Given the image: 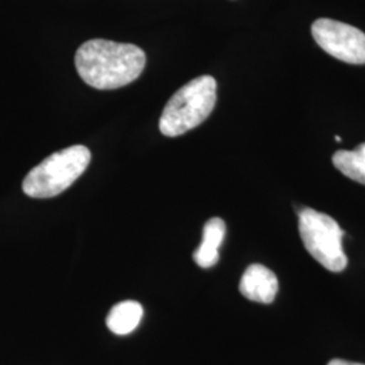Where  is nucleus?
Wrapping results in <instances>:
<instances>
[{
  "mask_svg": "<svg viewBox=\"0 0 365 365\" xmlns=\"http://www.w3.org/2000/svg\"><path fill=\"white\" fill-rule=\"evenodd\" d=\"M145 52L133 43L107 39L84 42L75 56L78 76L96 90H117L140 78Z\"/></svg>",
  "mask_w": 365,
  "mask_h": 365,
  "instance_id": "1",
  "label": "nucleus"
},
{
  "mask_svg": "<svg viewBox=\"0 0 365 365\" xmlns=\"http://www.w3.org/2000/svg\"><path fill=\"white\" fill-rule=\"evenodd\" d=\"M217 103V81L211 76L194 78L176 92L160 118V131L178 137L203 123Z\"/></svg>",
  "mask_w": 365,
  "mask_h": 365,
  "instance_id": "2",
  "label": "nucleus"
},
{
  "mask_svg": "<svg viewBox=\"0 0 365 365\" xmlns=\"http://www.w3.org/2000/svg\"><path fill=\"white\" fill-rule=\"evenodd\" d=\"M91 152L83 145H75L53 153L27 173L22 190L27 196L46 199L60 195L87 170Z\"/></svg>",
  "mask_w": 365,
  "mask_h": 365,
  "instance_id": "3",
  "label": "nucleus"
},
{
  "mask_svg": "<svg viewBox=\"0 0 365 365\" xmlns=\"http://www.w3.org/2000/svg\"><path fill=\"white\" fill-rule=\"evenodd\" d=\"M299 235L306 250L327 271L341 272L346 268L344 232L331 217L313 209L300 210Z\"/></svg>",
  "mask_w": 365,
  "mask_h": 365,
  "instance_id": "4",
  "label": "nucleus"
},
{
  "mask_svg": "<svg viewBox=\"0 0 365 365\" xmlns=\"http://www.w3.org/2000/svg\"><path fill=\"white\" fill-rule=\"evenodd\" d=\"M312 33L327 54L348 64H365V33L357 27L321 18L314 22Z\"/></svg>",
  "mask_w": 365,
  "mask_h": 365,
  "instance_id": "5",
  "label": "nucleus"
},
{
  "mask_svg": "<svg viewBox=\"0 0 365 365\" xmlns=\"http://www.w3.org/2000/svg\"><path fill=\"white\" fill-rule=\"evenodd\" d=\"M279 289L276 274L261 264H252L241 277L240 291L249 300L257 303H272Z\"/></svg>",
  "mask_w": 365,
  "mask_h": 365,
  "instance_id": "6",
  "label": "nucleus"
},
{
  "mask_svg": "<svg viewBox=\"0 0 365 365\" xmlns=\"http://www.w3.org/2000/svg\"><path fill=\"white\" fill-rule=\"evenodd\" d=\"M226 225L215 217L206 222L203 227V240L194 253V260L200 268H211L220 260V247L225 240Z\"/></svg>",
  "mask_w": 365,
  "mask_h": 365,
  "instance_id": "7",
  "label": "nucleus"
},
{
  "mask_svg": "<svg viewBox=\"0 0 365 365\" xmlns=\"http://www.w3.org/2000/svg\"><path fill=\"white\" fill-rule=\"evenodd\" d=\"M144 309L138 302L125 300L115 304L107 315V327L118 336H126L140 325Z\"/></svg>",
  "mask_w": 365,
  "mask_h": 365,
  "instance_id": "8",
  "label": "nucleus"
},
{
  "mask_svg": "<svg viewBox=\"0 0 365 365\" xmlns=\"http://www.w3.org/2000/svg\"><path fill=\"white\" fill-rule=\"evenodd\" d=\"M333 164L346 178L365 185V143L353 150L336 152Z\"/></svg>",
  "mask_w": 365,
  "mask_h": 365,
  "instance_id": "9",
  "label": "nucleus"
},
{
  "mask_svg": "<svg viewBox=\"0 0 365 365\" xmlns=\"http://www.w3.org/2000/svg\"><path fill=\"white\" fill-rule=\"evenodd\" d=\"M327 365H365L359 364V363H351V361H345V360H339V359H334L331 360Z\"/></svg>",
  "mask_w": 365,
  "mask_h": 365,
  "instance_id": "10",
  "label": "nucleus"
},
{
  "mask_svg": "<svg viewBox=\"0 0 365 365\" xmlns=\"http://www.w3.org/2000/svg\"><path fill=\"white\" fill-rule=\"evenodd\" d=\"M336 141H337V143H339V141H341V137H339V135H337V137H336Z\"/></svg>",
  "mask_w": 365,
  "mask_h": 365,
  "instance_id": "11",
  "label": "nucleus"
}]
</instances>
